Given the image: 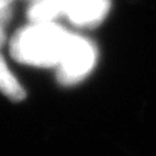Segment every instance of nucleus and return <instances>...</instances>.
<instances>
[{
	"label": "nucleus",
	"instance_id": "nucleus-2",
	"mask_svg": "<svg viewBox=\"0 0 156 156\" xmlns=\"http://www.w3.org/2000/svg\"><path fill=\"white\" fill-rule=\"evenodd\" d=\"M96 61L97 52L93 43L83 37L70 34L58 64V80L62 85L79 83L93 71Z\"/></svg>",
	"mask_w": 156,
	"mask_h": 156
},
{
	"label": "nucleus",
	"instance_id": "nucleus-5",
	"mask_svg": "<svg viewBox=\"0 0 156 156\" xmlns=\"http://www.w3.org/2000/svg\"><path fill=\"white\" fill-rule=\"evenodd\" d=\"M27 15L32 23H50L61 14L55 0H35L29 6Z\"/></svg>",
	"mask_w": 156,
	"mask_h": 156
},
{
	"label": "nucleus",
	"instance_id": "nucleus-1",
	"mask_svg": "<svg viewBox=\"0 0 156 156\" xmlns=\"http://www.w3.org/2000/svg\"><path fill=\"white\" fill-rule=\"evenodd\" d=\"M68 37L70 34L53 21L32 23L17 30L9 52L20 64L43 68L58 67Z\"/></svg>",
	"mask_w": 156,
	"mask_h": 156
},
{
	"label": "nucleus",
	"instance_id": "nucleus-4",
	"mask_svg": "<svg viewBox=\"0 0 156 156\" xmlns=\"http://www.w3.org/2000/svg\"><path fill=\"white\" fill-rule=\"evenodd\" d=\"M0 93H3L12 102H21L26 97V91L18 83L15 76L9 71L2 55H0Z\"/></svg>",
	"mask_w": 156,
	"mask_h": 156
},
{
	"label": "nucleus",
	"instance_id": "nucleus-7",
	"mask_svg": "<svg viewBox=\"0 0 156 156\" xmlns=\"http://www.w3.org/2000/svg\"><path fill=\"white\" fill-rule=\"evenodd\" d=\"M2 2H5V3H9V5H12V2H15V0H2ZM30 2H35V0H30Z\"/></svg>",
	"mask_w": 156,
	"mask_h": 156
},
{
	"label": "nucleus",
	"instance_id": "nucleus-6",
	"mask_svg": "<svg viewBox=\"0 0 156 156\" xmlns=\"http://www.w3.org/2000/svg\"><path fill=\"white\" fill-rule=\"evenodd\" d=\"M11 14H12L11 5L0 0V47L5 43V26L8 24V21L11 18Z\"/></svg>",
	"mask_w": 156,
	"mask_h": 156
},
{
	"label": "nucleus",
	"instance_id": "nucleus-3",
	"mask_svg": "<svg viewBox=\"0 0 156 156\" xmlns=\"http://www.w3.org/2000/svg\"><path fill=\"white\" fill-rule=\"evenodd\" d=\"M59 14L73 24L93 27L103 21L111 8V0H55Z\"/></svg>",
	"mask_w": 156,
	"mask_h": 156
}]
</instances>
